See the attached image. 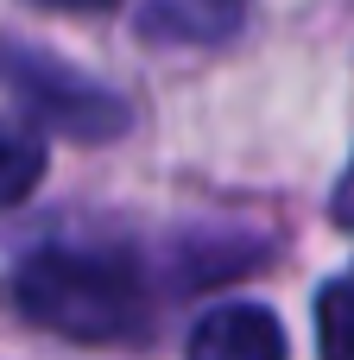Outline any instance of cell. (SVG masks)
Masks as SVG:
<instances>
[{
    "mask_svg": "<svg viewBox=\"0 0 354 360\" xmlns=\"http://www.w3.org/2000/svg\"><path fill=\"white\" fill-rule=\"evenodd\" d=\"M317 348H323V360H354V278L323 285V297H317Z\"/></svg>",
    "mask_w": 354,
    "mask_h": 360,
    "instance_id": "obj_6",
    "label": "cell"
},
{
    "mask_svg": "<svg viewBox=\"0 0 354 360\" xmlns=\"http://www.w3.org/2000/svg\"><path fill=\"white\" fill-rule=\"evenodd\" d=\"M6 304L63 342H127L146 323L139 272L120 253H82V247H38L13 266Z\"/></svg>",
    "mask_w": 354,
    "mask_h": 360,
    "instance_id": "obj_1",
    "label": "cell"
},
{
    "mask_svg": "<svg viewBox=\"0 0 354 360\" xmlns=\"http://www.w3.org/2000/svg\"><path fill=\"white\" fill-rule=\"evenodd\" d=\"M190 360H285V329L260 304H222L190 329Z\"/></svg>",
    "mask_w": 354,
    "mask_h": 360,
    "instance_id": "obj_2",
    "label": "cell"
},
{
    "mask_svg": "<svg viewBox=\"0 0 354 360\" xmlns=\"http://www.w3.org/2000/svg\"><path fill=\"white\" fill-rule=\"evenodd\" d=\"M44 177V139L32 127H0V209L25 202Z\"/></svg>",
    "mask_w": 354,
    "mask_h": 360,
    "instance_id": "obj_5",
    "label": "cell"
},
{
    "mask_svg": "<svg viewBox=\"0 0 354 360\" xmlns=\"http://www.w3.org/2000/svg\"><path fill=\"white\" fill-rule=\"evenodd\" d=\"M63 82H70V76H57V70H38V63H32L19 89H25V95H32L57 127H70L76 139H108V133H120V127H127V108H120V101H108V95H70Z\"/></svg>",
    "mask_w": 354,
    "mask_h": 360,
    "instance_id": "obj_4",
    "label": "cell"
},
{
    "mask_svg": "<svg viewBox=\"0 0 354 360\" xmlns=\"http://www.w3.org/2000/svg\"><path fill=\"white\" fill-rule=\"evenodd\" d=\"M247 19V0H146L139 32L165 44H222Z\"/></svg>",
    "mask_w": 354,
    "mask_h": 360,
    "instance_id": "obj_3",
    "label": "cell"
},
{
    "mask_svg": "<svg viewBox=\"0 0 354 360\" xmlns=\"http://www.w3.org/2000/svg\"><path fill=\"white\" fill-rule=\"evenodd\" d=\"M32 6H51V13H108L120 0H32Z\"/></svg>",
    "mask_w": 354,
    "mask_h": 360,
    "instance_id": "obj_8",
    "label": "cell"
},
{
    "mask_svg": "<svg viewBox=\"0 0 354 360\" xmlns=\"http://www.w3.org/2000/svg\"><path fill=\"white\" fill-rule=\"evenodd\" d=\"M329 215H336V228L354 234V165L342 171V184H336V196H329Z\"/></svg>",
    "mask_w": 354,
    "mask_h": 360,
    "instance_id": "obj_7",
    "label": "cell"
}]
</instances>
